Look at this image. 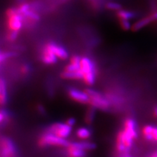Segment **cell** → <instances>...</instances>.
Segmentation results:
<instances>
[{
    "instance_id": "22",
    "label": "cell",
    "mask_w": 157,
    "mask_h": 157,
    "mask_svg": "<svg viewBox=\"0 0 157 157\" xmlns=\"http://www.w3.org/2000/svg\"><path fill=\"white\" fill-rule=\"evenodd\" d=\"M81 69L80 64H74V63H70L65 67L64 71H76Z\"/></svg>"
},
{
    "instance_id": "30",
    "label": "cell",
    "mask_w": 157,
    "mask_h": 157,
    "mask_svg": "<svg viewBox=\"0 0 157 157\" xmlns=\"http://www.w3.org/2000/svg\"><path fill=\"white\" fill-rule=\"evenodd\" d=\"M37 109H38L39 111L41 113H45V109H44L43 107L41 106V105H39L38 107H37Z\"/></svg>"
},
{
    "instance_id": "8",
    "label": "cell",
    "mask_w": 157,
    "mask_h": 157,
    "mask_svg": "<svg viewBox=\"0 0 157 157\" xmlns=\"http://www.w3.org/2000/svg\"><path fill=\"white\" fill-rule=\"evenodd\" d=\"M68 94L73 100L81 104H89L90 97L87 92L82 91L75 88H70L68 90Z\"/></svg>"
},
{
    "instance_id": "16",
    "label": "cell",
    "mask_w": 157,
    "mask_h": 157,
    "mask_svg": "<svg viewBox=\"0 0 157 157\" xmlns=\"http://www.w3.org/2000/svg\"><path fill=\"white\" fill-rule=\"evenodd\" d=\"M67 148L69 157H85L86 155V151L78 149L77 147L69 145Z\"/></svg>"
},
{
    "instance_id": "31",
    "label": "cell",
    "mask_w": 157,
    "mask_h": 157,
    "mask_svg": "<svg viewBox=\"0 0 157 157\" xmlns=\"http://www.w3.org/2000/svg\"><path fill=\"white\" fill-rule=\"evenodd\" d=\"M153 115L155 117L157 118V106H155L153 109Z\"/></svg>"
},
{
    "instance_id": "23",
    "label": "cell",
    "mask_w": 157,
    "mask_h": 157,
    "mask_svg": "<svg viewBox=\"0 0 157 157\" xmlns=\"http://www.w3.org/2000/svg\"><path fill=\"white\" fill-rule=\"evenodd\" d=\"M18 32L9 30V32L7 33V38L9 41H14L17 39L18 37Z\"/></svg>"
},
{
    "instance_id": "3",
    "label": "cell",
    "mask_w": 157,
    "mask_h": 157,
    "mask_svg": "<svg viewBox=\"0 0 157 157\" xmlns=\"http://www.w3.org/2000/svg\"><path fill=\"white\" fill-rule=\"evenodd\" d=\"M38 144L40 147H45L48 146H57V147H67L70 145L66 139L62 138L51 132H47L43 134L39 140Z\"/></svg>"
},
{
    "instance_id": "27",
    "label": "cell",
    "mask_w": 157,
    "mask_h": 157,
    "mask_svg": "<svg viewBox=\"0 0 157 157\" xmlns=\"http://www.w3.org/2000/svg\"><path fill=\"white\" fill-rule=\"evenodd\" d=\"M7 117V112L5 111L4 110H2L1 113H0V122H1V123H3V122L6 120Z\"/></svg>"
},
{
    "instance_id": "15",
    "label": "cell",
    "mask_w": 157,
    "mask_h": 157,
    "mask_svg": "<svg viewBox=\"0 0 157 157\" xmlns=\"http://www.w3.org/2000/svg\"><path fill=\"white\" fill-rule=\"evenodd\" d=\"M61 76L62 78H66V79H73V80H79L82 79V73L81 70L76 71H63Z\"/></svg>"
},
{
    "instance_id": "32",
    "label": "cell",
    "mask_w": 157,
    "mask_h": 157,
    "mask_svg": "<svg viewBox=\"0 0 157 157\" xmlns=\"http://www.w3.org/2000/svg\"><path fill=\"white\" fill-rule=\"evenodd\" d=\"M150 157H157V151L154 152V153L150 156Z\"/></svg>"
},
{
    "instance_id": "19",
    "label": "cell",
    "mask_w": 157,
    "mask_h": 157,
    "mask_svg": "<svg viewBox=\"0 0 157 157\" xmlns=\"http://www.w3.org/2000/svg\"><path fill=\"white\" fill-rule=\"evenodd\" d=\"M76 135L78 138L85 140L88 138H89L91 136V132L90 130L85 127H82L80 128L77 129L76 131Z\"/></svg>"
},
{
    "instance_id": "2",
    "label": "cell",
    "mask_w": 157,
    "mask_h": 157,
    "mask_svg": "<svg viewBox=\"0 0 157 157\" xmlns=\"http://www.w3.org/2000/svg\"><path fill=\"white\" fill-rule=\"evenodd\" d=\"M134 137L124 129L118 133L117 137L116 148L119 153L123 155L128 153L133 145Z\"/></svg>"
},
{
    "instance_id": "13",
    "label": "cell",
    "mask_w": 157,
    "mask_h": 157,
    "mask_svg": "<svg viewBox=\"0 0 157 157\" xmlns=\"http://www.w3.org/2000/svg\"><path fill=\"white\" fill-rule=\"evenodd\" d=\"M153 20H152L150 15L148 17H145L144 18H142L141 19L139 20L138 21L135 22L132 26V32H137L140 30V29H143L147 25H149L151 22H153Z\"/></svg>"
},
{
    "instance_id": "26",
    "label": "cell",
    "mask_w": 157,
    "mask_h": 157,
    "mask_svg": "<svg viewBox=\"0 0 157 157\" xmlns=\"http://www.w3.org/2000/svg\"><path fill=\"white\" fill-rule=\"evenodd\" d=\"M81 58H80L79 56L78 55H74L71 58L70 63H74V64H80Z\"/></svg>"
},
{
    "instance_id": "6",
    "label": "cell",
    "mask_w": 157,
    "mask_h": 157,
    "mask_svg": "<svg viewBox=\"0 0 157 157\" xmlns=\"http://www.w3.org/2000/svg\"><path fill=\"white\" fill-rule=\"evenodd\" d=\"M72 131V127L68 125L66 122H56L53 124L48 128V131L49 132L55 134L62 138L66 139L67 137L70 136Z\"/></svg>"
},
{
    "instance_id": "10",
    "label": "cell",
    "mask_w": 157,
    "mask_h": 157,
    "mask_svg": "<svg viewBox=\"0 0 157 157\" xmlns=\"http://www.w3.org/2000/svg\"><path fill=\"white\" fill-rule=\"evenodd\" d=\"M143 136L144 138L149 141H156L157 142V127L152 125H147L144 128Z\"/></svg>"
},
{
    "instance_id": "12",
    "label": "cell",
    "mask_w": 157,
    "mask_h": 157,
    "mask_svg": "<svg viewBox=\"0 0 157 157\" xmlns=\"http://www.w3.org/2000/svg\"><path fill=\"white\" fill-rule=\"evenodd\" d=\"M122 129H124L125 131L130 133L135 139L137 137L136 123L135 121L132 119V118H128L124 121L123 128Z\"/></svg>"
},
{
    "instance_id": "11",
    "label": "cell",
    "mask_w": 157,
    "mask_h": 157,
    "mask_svg": "<svg viewBox=\"0 0 157 157\" xmlns=\"http://www.w3.org/2000/svg\"><path fill=\"white\" fill-rule=\"evenodd\" d=\"M47 44L58 58L62 59V60H66L67 58L68 52L64 47L53 42H49L47 43Z\"/></svg>"
},
{
    "instance_id": "25",
    "label": "cell",
    "mask_w": 157,
    "mask_h": 157,
    "mask_svg": "<svg viewBox=\"0 0 157 157\" xmlns=\"http://www.w3.org/2000/svg\"><path fill=\"white\" fill-rule=\"evenodd\" d=\"M12 56H13V53L12 52H4L2 51L1 55H0V62L2 63L4 60H6V59L11 57Z\"/></svg>"
},
{
    "instance_id": "7",
    "label": "cell",
    "mask_w": 157,
    "mask_h": 157,
    "mask_svg": "<svg viewBox=\"0 0 157 157\" xmlns=\"http://www.w3.org/2000/svg\"><path fill=\"white\" fill-rule=\"evenodd\" d=\"M0 157H16V147L13 142L7 137L1 140Z\"/></svg>"
},
{
    "instance_id": "4",
    "label": "cell",
    "mask_w": 157,
    "mask_h": 157,
    "mask_svg": "<svg viewBox=\"0 0 157 157\" xmlns=\"http://www.w3.org/2000/svg\"><path fill=\"white\" fill-rule=\"evenodd\" d=\"M6 15L7 17V26L9 30L19 32L23 24V16L18 11V8L11 7L7 10Z\"/></svg>"
},
{
    "instance_id": "17",
    "label": "cell",
    "mask_w": 157,
    "mask_h": 157,
    "mask_svg": "<svg viewBox=\"0 0 157 157\" xmlns=\"http://www.w3.org/2000/svg\"><path fill=\"white\" fill-rule=\"evenodd\" d=\"M7 86L6 82L3 77L0 80V103L3 105L7 101Z\"/></svg>"
},
{
    "instance_id": "5",
    "label": "cell",
    "mask_w": 157,
    "mask_h": 157,
    "mask_svg": "<svg viewBox=\"0 0 157 157\" xmlns=\"http://www.w3.org/2000/svg\"><path fill=\"white\" fill-rule=\"evenodd\" d=\"M90 97L89 104L92 107L100 109H107L110 105V103L107 99L102 96L100 92L92 89L87 88L85 90Z\"/></svg>"
},
{
    "instance_id": "29",
    "label": "cell",
    "mask_w": 157,
    "mask_h": 157,
    "mask_svg": "<svg viewBox=\"0 0 157 157\" xmlns=\"http://www.w3.org/2000/svg\"><path fill=\"white\" fill-rule=\"evenodd\" d=\"M21 71L23 74H27L29 71V67L28 65H23L21 67Z\"/></svg>"
},
{
    "instance_id": "14",
    "label": "cell",
    "mask_w": 157,
    "mask_h": 157,
    "mask_svg": "<svg viewBox=\"0 0 157 157\" xmlns=\"http://www.w3.org/2000/svg\"><path fill=\"white\" fill-rule=\"evenodd\" d=\"M70 145L73 147H77L78 149H81L86 151L94 149L96 147V145L94 144H93L92 142H89L88 141L72 142V143H70Z\"/></svg>"
},
{
    "instance_id": "1",
    "label": "cell",
    "mask_w": 157,
    "mask_h": 157,
    "mask_svg": "<svg viewBox=\"0 0 157 157\" xmlns=\"http://www.w3.org/2000/svg\"><path fill=\"white\" fill-rule=\"evenodd\" d=\"M81 70L82 73V80L86 85H92L96 80V68L94 63L87 57L81 58Z\"/></svg>"
},
{
    "instance_id": "33",
    "label": "cell",
    "mask_w": 157,
    "mask_h": 157,
    "mask_svg": "<svg viewBox=\"0 0 157 157\" xmlns=\"http://www.w3.org/2000/svg\"><path fill=\"white\" fill-rule=\"evenodd\" d=\"M122 157H132V156L128 153H127L122 155Z\"/></svg>"
},
{
    "instance_id": "21",
    "label": "cell",
    "mask_w": 157,
    "mask_h": 157,
    "mask_svg": "<svg viewBox=\"0 0 157 157\" xmlns=\"http://www.w3.org/2000/svg\"><path fill=\"white\" fill-rule=\"evenodd\" d=\"M105 7L108 10H112V11H119V10L121 9L122 6L121 5L115 3V2H109L106 3L105 5Z\"/></svg>"
},
{
    "instance_id": "24",
    "label": "cell",
    "mask_w": 157,
    "mask_h": 157,
    "mask_svg": "<svg viewBox=\"0 0 157 157\" xmlns=\"http://www.w3.org/2000/svg\"><path fill=\"white\" fill-rule=\"evenodd\" d=\"M94 107H92L91 109L87 113L86 117V121L88 123H90V122H91L93 121V119H94Z\"/></svg>"
},
{
    "instance_id": "9",
    "label": "cell",
    "mask_w": 157,
    "mask_h": 157,
    "mask_svg": "<svg viewBox=\"0 0 157 157\" xmlns=\"http://www.w3.org/2000/svg\"><path fill=\"white\" fill-rule=\"evenodd\" d=\"M41 58L42 62L47 65L55 64L57 62V56L52 52L47 43L42 48Z\"/></svg>"
},
{
    "instance_id": "20",
    "label": "cell",
    "mask_w": 157,
    "mask_h": 157,
    "mask_svg": "<svg viewBox=\"0 0 157 157\" xmlns=\"http://www.w3.org/2000/svg\"><path fill=\"white\" fill-rule=\"evenodd\" d=\"M120 26L122 28V29H124V31L130 30L132 29V25L130 22L129 20H124V19H119Z\"/></svg>"
},
{
    "instance_id": "28",
    "label": "cell",
    "mask_w": 157,
    "mask_h": 157,
    "mask_svg": "<svg viewBox=\"0 0 157 157\" xmlns=\"http://www.w3.org/2000/svg\"><path fill=\"white\" fill-rule=\"evenodd\" d=\"M66 123L68 124V125H70V126H74L75 125V122H76V121H75V119H74V118H69V119L66 121Z\"/></svg>"
},
{
    "instance_id": "18",
    "label": "cell",
    "mask_w": 157,
    "mask_h": 157,
    "mask_svg": "<svg viewBox=\"0 0 157 157\" xmlns=\"http://www.w3.org/2000/svg\"><path fill=\"white\" fill-rule=\"evenodd\" d=\"M117 17L119 19L130 20L136 17V13L134 11H128V10L121 9L117 12Z\"/></svg>"
}]
</instances>
